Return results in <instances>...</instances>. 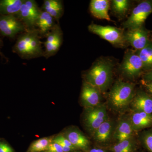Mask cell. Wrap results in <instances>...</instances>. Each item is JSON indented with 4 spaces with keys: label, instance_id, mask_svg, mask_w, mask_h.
<instances>
[{
    "label": "cell",
    "instance_id": "1",
    "mask_svg": "<svg viewBox=\"0 0 152 152\" xmlns=\"http://www.w3.org/2000/svg\"><path fill=\"white\" fill-rule=\"evenodd\" d=\"M37 29L22 33L13 47L14 53L23 59L29 60L43 56L44 50Z\"/></svg>",
    "mask_w": 152,
    "mask_h": 152
},
{
    "label": "cell",
    "instance_id": "2",
    "mask_svg": "<svg viewBox=\"0 0 152 152\" xmlns=\"http://www.w3.org/2000/svg\"><path fill=\"white\" fill-rule=\"evenodd\" d=\"M113 65L106 60L96 62L85 75L86 82L104 92L108 88L113 77Z\"/></svg>",
    "mask_w": 152,
    "mask_h": 152
},
{
    "label": "cell",
    "instance_id": "3",
    "mask_svg": "<svg viewBox=\"0 0 152 152\" xmlns=\"http://www.w3.org/2000/svg\"><path fill=\"white\" fill-rule=\"evenodd\" d=\"M134 92V85L119 81L114 84L109 93V101L114 109L123 110L132 102Z\"/></svg>",
    "mask_w": 152,
    "mask_h": 152
},
{
    "label": "cell",
    "instance_id": "4",
    "mask_svg": "<svg viewBox=\"0 0 152 152\" xmlns=\"http://www.w3.org/2000/svg\"><path fill=\"white\" fill-rule=\"evenodd\" d=\"M89 31L115 45L122 46L127 42L122 30L110 26H102L92 23L88 27Z\"/></svg>",
    "mask_w": 152,
    "mask_h": 152
},
{
    "label": "cell",
    "instance_id": "5",
    "mask_svg": "<svg viewBox=\"0 0 152 152\" xmlns=\"http://www.w3.org/2000/svg\"><path fill=\"white\" fill-rule=\"evenodd\" d=\"M152 13V1H143L133 9L130 16L124 23L128 29L141 27Z\"/></svg>",
    "mask_w": 152,
    "mask_h": 152
},
{
    "label": "cell",
    "instance_id": "6",
    "mask_svg": "<svg viewBox=\"0 0 152 152\" xmlns=\"http://www.w3.org/2000/svg\"><path fill=\"white\" fill-rule=\"evenodd\" d=\"M41 10L34 0H25L16 16L27 30L34 29Z\"/></svg>",
    "mask_w": 152,
    "mask_h": 152
},
{
    "label": "cell",
    "instance_id": "7",
    "mask_svg": "<svg viewBox=\"0 0 152 152\" xmlns=\"http://www.w3.org/2000/svg\"><path fill=\"white\" fill-rule=\"evenodd\" d=\"M108 118L107 108L104 105L100 104L92 107L87 108L85 115V124L93 134Z\"/></svg>",
    "mask_w": 152,
    "mask_h": 152
},
{
    "label": "cell",
    "instance_id": "8",
    "mask_svg": "<svg viewBox=\"0 0 152 152\" xmlns=\"http://www.w3.org/2000/svg\"><path fill=\"white\" fill-rule=\"evenodd\" d=\"M27 31L16 15H0V33L4 37L14 38L20 33Z\"/></svg>",
    "mask_w": 152,
    "mask_h": 152
},
{
    "label": "cell",
    "instance_id": "9",
    "mask_svg": "<svg viewBox=\"0 0 152 152\" xmlns=\"http://www.w3.org/2000/svg\"><path fill=\"white\" fill-rule=\"evenodd\" d=\"M143 70L142 63L137 53L132 51H128L121 66L123 74L129 78H135L140 75Z\"/></svg>",
    "mask_w": 152,
    "mask_h": 152
},
{
    "label": "cell",
    "instance_id": "10",
    "mask_svg": "<svg viewBox=\"0 0 152 152\" xmlns=\"http://www.w3.org/2000/svg\"><path fill=\"white\" fill-rule=\"evenodd\" d=\"M63 36V32L59 25L56 24L45 36L46 40L44 43L43 57L48 59L58 53L62 44Z\"/></svg>",
    "mask_w": 152,
    "mask_h": 152
},
{
    "label": "cell",
    "instance_id": "11",
    "mask_svg": "<svg viewBox=\"0 0 152 152\" xmlns=\"http://www.w3.org/2000/svg\"><path fill=\"white\" fill-rule=\"evenodd\" d=\"M125 36L127 42L137 51L144 48L150 42L148 33L143 26L128 30Z\"/></svg>",
    "mask_w": 152,
    "mask_h": 152
},
{
    "label": "cell",
    "instance_id": "12",
    "mask_svg": "<svg viewBox=\"0 0 152 152\" xmlns=\"http://www.w3.org/2000/svg\"><path fill=\"white\" fill-rule=\"evenodd\" d=\"M101 93L96 88L85 82L81 94L82 103L86 108L98 105L100 104Z\"/></svg>",
    "mask_w": 152,
    "mask_h": 152
},
{
    "label": "cell",
    "instance_id": "13",
    "mask_svg": "<svg viewBox=\"0 0 152 152\" xmlns=\"http://www.w3.org/2000/svg\"><path fill=\"white\" fill-rule=\"evenodd\" d=\"M110 3L108 0H92L90 3V12L97 18L111 21L108 14Z\"/></svg>",
    "mask_w": 152,
    "mask_h": 152
},
{
    "label": "cell",
    "instance_id": "14",
    "mask_svg": "<svg viewBox=\"0 0 152 152\" xmlns=\"http://www.w3.org/2000/svg\"><path fill=\"white\" fill-rule=\"evenodd\" d=\"M132 106L136 112L152 113V98L144 93H140L134 98Z\"/></svg>",
    "mask_w": 152,
    "mask_h": 152
},
{
    "label": "cell",
    "instance_id": "15",
    "mask_svg": "<svg viewBox=\"0 0 152 152\" xmlns=\"http://www.w3.org/2000/svg\"><path fill=\"white\" fill-rule=\"evenodd\" d=\"M55 20L54 18L50 14L41 10L36 24L41 37L45 36L52 30L56 24Z\"/></svg>",
    "mask_w": 152,
    "mask_h": 152
},
{
    "label": "cell",
    "instance_id": "16",
    "mask_svg": "<svg viewBox=\"0 0 152 152\" xmlns=\"http://www.w3.org/2000/svg\"><path fill=\"white\" fill-rule=\"evenodd\" d=\"M131 124L134 130H138L152 125V115L144 112H135L131 116Z\"/></svg>",
    "mask_w": 152,
    "mask_h": 152
},
{
    "label": "cell",
    "instance_id": "17",
    "mask_svg": "<svg viewBox=\"0 0 152 152\" xmlns=\"http://www.w3.org/2000/svg\"><path fill=\"white\" fill-rule=\"evenodd\" d=\"M113 131V124L111 120L108 118L98 127L93 134L96 141L105 142L111 138Z\"/></svg>",
    "mask_w": 152,
    "mask_h": 152
},
{
    "label": "cell",
    "instance_id": "18",
    "mask_svg": "<svg viewBox=\"0 0 152 152\" xmlns=\"http://www.w3.org/2000/svg\"><path fill=\"white\" fill-rule=\"evenodd\" d=\"M65 137L76 148L86 149L89 145V141L80 131L71 129L66 133Z\"/></svg>",
    "mask_w": 152,
    "mask_h": 152
},
{
    "label": "cell",
    "instance_id": "19",
    "mask_svg": "<svg viewBox=\"0 0 152 152\" xmlns=\"http://www.w3.org/2000/svg\"><path fill=\"white\" fill-rule=\"evenodd\" d=\"M42 8L58 21L64 14L62 2L59 0H45Z\"/></svg>",
    "mask_w": 152,
    "mask_h": 152
},
{
    "label": "cell",
    "instance_id": "20",
    "mask_svg": "<svg viewBox=\"0 0 152 152\" xmlns=\"http://www.w3.org/2000/svg\"><path fill=\"white\" fill-rule=\"evenodd\" d=\"M134 131L130 118H125L121 120L118 124L114 137L118 142L132 137Z\"/></svg>",
    "mask_w": 152,
    "mask_h": 152
},
{
    "label": "cell",
    "instance_id": "21",
    "mask_svg": "<svg viewBox=\"0 0 152 152\" xmlns=\"http://www.w3.org/2000/svg\"><path fill=\"white\" fill-rule=\"evenodd\" d=\"M24 1L0 0V15H16L18 13Z\"/></svg>",
    "mask_w": 152,
    "mask_h": 152
},
{
    "label": "cell",
    "instance_id": "22",
    "mask_svg": "<svg viewBox=\"0 0 152 152\" xmlns=\"http://www.w3.org/2000/svg\"><path fill=\"white\" fill-rule=\"evenodd\" d=\"M137 54L140 58L143 64V70L148 72L152 69V42L151 41L146 46L140 50Z\"/></svg>",
    "mask_w": 152,
    "mask_h": 152
},
{
    "label": "cell",
    "instance_id": "23",
    "mask_svg": "<svg viewBox=\"0 0 152 152\" xmlns=\"http://www.w3.org/2000/svg\"><path fill=\"white\" fill-rule=\"evenodd\" d=\"M53 140L50 138H42L33 142L31 145L28 152H40L47 151Z\"/></svg>",
    "mask_w": 152,
    "mask_h": 152
},
{
    "label": "cell",
    "instance_id": "24",
    "mask_svg": "<svg viewBox=\"0 0 152 152\" xmlns=\"http://www.w3.org/2000/svg\"><path fill=\"white\" fill-rule=\"evenodd\" d=\"M134 148L132 138L118 142L112 148L113 152H133Z\"/></svg>",
    "mask_w": 152,
    "mask_h": 152
},
{
    "label": "cell",
    "instance_id": "25",
    "mask_svg": "<svg viewBox=\"0 0 152 152\" xmlns=\"http://www.w3.org/2000/svg\"><path fill=\"white\" fill-rule=\"evenodd\" d=\"M130 6V1L127 0H114L113 1V9L115 12L123 15L126 12Z\"/></svg>",
    "mask_w": 152,
    "mask_h": 152
},
{
    "label": "cell",
    "instance_id": "26",
    "mask_svg": "<svg viewBox=\"0 0 152 152\" xmlns=\"http://www.w3.org/2000/svg\"><path fill=\"white\" fill-rule=\"evenodd\" d=\"M53 142L59 144L64 152H69L76 149L69 141L65 136L62 135L57 136L53 140Z\"/></svg>",
    "mask_w": 152,
    "mask_h": 152
},
{
    "label": "cell",
    "instance_id": "27",
    "mask_svg": "<svg viewBox=\"0 0 152 152\" xmlns=\"http://www.w3.org/2000/svg\"><path fill=\"white\" fill-rule=\"evenodd\" d=\"M144 143L148 149L152 152V132L147 133L144 136Z\"/></svg>",
    "mask_w": 152,
    "mask_h": 152
},
{
    "label": "cell",
    "instance_id": "28",
    "mask_svg": "<svg viewBox=\"0 0 152 152\" xmlns=\"http://www.w3.org/2000/svg\"><path fill=\"white\" fill-rule=\"evenodd\" d=\"M47 151L51 152H64L59 144L53 142L49 145Z\"/></svg>",
    "mask_w": 152,
    "mask_h": 152
},
{
    "label": "cell",
    "instance_id": "29",
    "mask_svg": "<svg viewBox=\"0 0 152 152\" xmlns=\"http://www.w3.org/2000/svg\"><path fill=\"white\" fill-rule=\"evenodd\" d=\"M0 152H14L12 147L4 142L0 141Z\"/></svg>",
    "mask_w": 152,
    "mask_h": 152
},
{
    "label": "cell",
    "instance_id": "30",
    "mask_svg": "<svg viewBox=\"0 0 152 152\" xmlns=\"http://www.w3.org/2000/svg\"><path fill=\"white\" fill-rule=\"evenodd\" d=\"M144 79L145 82L152 83V69L144 75Z\"/></svg>",
    "mask_w": 152,
    "mask_h": 152
},
{
    "label": "cell",
    "instance_id": "31",
    "mask_svg": "<svg viewBox=\"0 0 152 152\" xmlns=\"http://www.w3.org/2000/svg\"><path fill=\"white\" fill-rule=\"evenodd\" d=\"M144 85L147 91L152 95V83L145 82Z\"/></svg>",
    "mask_w": 152,
    "mask_h": 152
},
{
    "label": "cell",
    "instance_id": "32",
    "mask_svg": "<svg viewBox=\"0 0 152 152\" xmlns=\"http://www.w3.org/2000/svg\"><path fill=\"white\" fill-rule=\"evenodd\" d=\"M89 152H107L104 150L99 148H93L90 150Z\"/></svg>",
    "mask_w": 152,
    "mask_h": 152
},
{
    "label": "cell",
    "instance_id": "33",
    "mask_svg": "<svg viewBox=\"0 0 152 152\" xmlns=\"http://www.w3.org/2000/svg\"><path fill=\"white\" fill-rule=\"evenodd\" d=\"M2 46V41L0 39V55L2 56H3V54H2L1 52V49Z\"/></svg>",
    "mask_w": 152,
    "mask_h": 152
},
{
    "label": "cell",
    "instance_id": "34",
    "mask_svg": "<svg viewBox=\"0 0 152 152\" xmlns=\"http://www.w3.org/2000/svg\"><path fill=\"white\" fill-rule=\"evenodd\" d=\"M44 152H51L49 151H45Z\"/></svg>",
    "mask_w": 152,
    "mask_h": 152
}]
</instances>
